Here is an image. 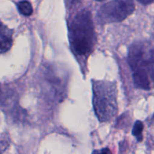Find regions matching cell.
I'll list each match as a JSON object with an SVG mask.
<instances>
[{
	"label": "cell",
	"mask_w": 154,
	"mask_h": 154,
	"mask_svg": "<svg viewBox=\"0 0 154 154\" xmlns=\"http://www.w3.org/2000/svg\"><path fill=\"white\" fill-rule=\"evenodd\" d=\"M128 63L137 88H154V48L145 42H135L130 47Z\"/></svg>",
	"instance_id": "1"
},
{
	"label": "cell",
	"mask_w": 154,
	"mask_h": 154,
	"mask_svg": "<svg viewBox=\"0 0 154 154\" xmlns=\"http://www.w3.org/2000/svg\"><path fill=\"white\" fill-rule=\"evenodd\" d=\"M69 39L72 51L77 57H87L96 43L91 14L88 10L76 13L69 23Z\"/></svg>",
	"instance_id": "2"
},
{
	"label": "cell",
	"mask_w": 154,
	"mask_h": 154,
	"mask_svg": "<svg viewBox=\"0 0 154 154\" xmlns=\"http://www.w3.org/2000/svg\"><path fill=\"white\" fill-rule=\"evenodd\" d=\"M93 105L95 114L101 123L109 122L118 111L116 82L93 81Z\"/></svg>",
	"instance_id": "3"
},
{
	"label": "cell",
	"mask_w": 154,
	"mask_h": 154,
	"mask_svg": "<svg viewBox=\"0 0 154 154\" xmlns=\"http://www.w3.org/2000/svg\"><path fill=\"white\" fill-rule=\"evenodd\" d=\"M133 0H113L100 8L97 14L99 24L122 22L134 12Z\"/></svg>",
	"instance_id": "4"
},
{
	"label": "cell",
	"mask_w": 154,
	"mask_h": 154,
	"mask_svg": "<svg viewBox=\"0 0 154 154\" xmlns=\"http://www.w3.org/2000/svg\"><path fill=\"white\" fill-rule=\"evenodd\" d=\"M13 31L0 21V54L7 52L11 48Z\"/></svg>",
	"instance_id": "5"
},
{
	"label": "cell",
	"mask_w": 154,
	"mask_h": 154,
	"mask_svg": "<svg viewBox=\"0 0 154 154\" xmlns=\"http://www.w3.org/2000/svg\"><path fill=\"white\" fill-rule=\"evenodd\" d=\"M18 8L20 13L24 16H30L33 14V6L28 1H22L18 3Z\"/></svg>",
	"instance_id": "6"
},
{
	"label": "cell",
	"mask_w": 154,
	"mask_h": 154,
	"mask_svg": "<svg viewBox=\"0 0 154 154\" xmlns=\"http://www.w3.org/2000/svg\"><path fill=\"white\" fill-rule=\"evenodd\" d=\"M143 124L141 121H136L134 125V127H133L132 130V134L134 136H135L137 138V141H140L143 139V137H142V132H143Z\"/></svg>",
	"instance_id": "7"
},
{
	"label": "cell",
	"mask_w": 154,
	"mask_h": 154,
	"mask_svg": "<svg viewBox=\"0 0 154 154\" xmlns=\"http://www.w3.org/2000/svg\"><path fill=\"white\" fill-rule=\"evenodd\" d=\"M82 0H66V4L68 8H72L73 6L76 5L79 2H81Z\"/></svg>",
	"instance_id": "8"
},
{
	"label": "cell",
	"mask_w": 154,
	"mask_h": 154,
	"mask_svg": "<svg viewBox=\"0 0 154 154\" xmlns=\"http://www.w3.org/2000/svg\"><path fill=\"white\" fill-rule=\"evenodd\" d=\"M137 1L140 3H141L142 5H148L154 2V0H137Z\"/></svg>",
	"instance_id": "9"
},
{
	"label": "cell",
	"mask_w": 154,
	"mask_h": 154,
	"mask_svg": "<svg viewBox=\"0 0 154 154\" xmlns=\"http://www.w3.org/2000/svg\"><path fill=\"white\" fill-rule=\"evenodd\" d=\"M3 99V93H2V87L0 86V104L2 103Z\"/></svg>",
	"instance_id": "10"
},
{
	"label": "cell",
	"mask_w": 154,
	"mask_h": 154,
	"mask_svg": "<svg viewBox=\"0 0 154 154\" xmlns=\"http://www.w3.org/2000/svg\"><path fill=\"white\" fill-rule=\"evenodd\" d=\"M96 1H98V2H101V1H104V0H96Z\"/></svg>",
	"instance_id": "11"
},
{
	"label": "cell",
	"mask_w": 154,
	"mask_h": 154,
	"mask_svg": "<svg viewBox=\"0 0 154 154\" xmlns=\"http://www.w3.org/2000/svg\"><path fill=\"white\" fill-rule=\"evenodd\" d=\"M153 118H154V115H153Z\"/></svg>",
	"instance_id": "12"
}]
</instances>
